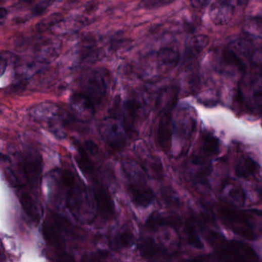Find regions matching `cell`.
Returning <instances> with one entry per match:
<instances>
[{"mask_svg":"<svg viewBox=\"0 0 262 262\" xmlns=\"http://www.w3.org/2000/svg\"><path fill=\"white\" fill-rule=\"evenodd\" d=\"M197 125L195 112L189 106H181L174 117L172 115L171 149L177 146L179 155L189 149Z\"/></svg>","mask_w":262,"mask_h":262,"instance_id":"6da1fadb","label":"cell"},{"mask_svg":"<svg viewBox=\"0 0 262 262\" xmlns=\"http://www.w3.org/2000/svg\"><path fill=\"white\" fill-rule=\"evenodd\" d=\"M109 73L103 68L91 69L84 75L82 80V94L96 105L102 103L109 91Z\"/></svg>","mask_w":262,"mask_h":262,"instance_id":"7a4b0ae2","label":"cell"},{"mask_svg":"<svg viewBox=\"0 0 262 262\" xmlns=\"http://www.w3.org/2000/svg\"><path fill=\"white\" fill-rule=\"evenodd\" d=\"M99 130L101 138L109 147L120 149L125 146L128 133L118 117L104 118L99 125Z\"/></svg>","mask_w":262,"mask_h":262,"instance_id":"3957f363","label":"cell"},{"mask_svg":"<svg viewBox=\"0 0 262 262\" xmlns=\"http://www.w3.org/2000/svg\"><path fill=\"white\" fill-rule=\"evenodd\" d=\"M222 219L232 232L248 240H254L256 235L250 223L249 217L242 211H235L227 208L219 209Z\"/></svg>","mask_w":262,"mask_h":262,"instance_id":"277c9868","label":"cell"},{"mask_svg":"<svg viewBox=\"0 0 262 262\" xmlns=\"http://www.w3.org/2000/svg\"><path fill=\"white\" fill-rule=\"evenodd\" d=\"M220 150V142L214 135L205 133L200 139L198 149L192 156V163L195 165H206L208 160L215 156Z\"/></svg>","mask_w":262,"mask_h":262,"instance_id":"5b68a950","label":"cell"},{"mask_svg":"<svg viewBox=\"0 0 262 262\" xmlns=\"http://www.w3.org/2000/svg\"><path fill=\"white\" fill-rule=\"evenodd\" d=\"M71 115L78 122H90L94 118L96 108L89 98L82 93H75L69 99Z\"/></svg>","mask_w":262,"mask_h":262,"instance_id":"8992f818","label":"cell"},{"mask_svg":"<svg viewBox=\"0 0 262 262\" xmlns=\"http://www.w3.org/2000/svg\"><path fill=\"white\" fill-rule=\"evenodd\" d=\"M63 42L59 38H48L39 42L34 49V57L39 64H50L59 57Z\"/></svg>","mask_w":262,"mask_h":262,"instance_id":"52a82bcc","label":"cell"},{"mask_svg":"<svg viewBox=\"0 0 262 262\" xmlns=\"http://www.w3.org/2000/svg\"><path fill=\"white\" fill-rule=\"evenodd\" d=\"M23 168L25 176L31 186L37 187L41 181L42 162V158L36 150L31 148L26 150L23 159Z\"/></svg>","mask_w":262,"mask_h":262,"instance_id":"ba28073f","label":"cell"},{"mask_svg":"<svg viewBox=\"0 0 262 262\" xmlns=\"http://www.w3.org/2000/svg\"><path fill=\"white\" fill-rule=\"evenodd\" d=\"M29 115L37 122L48 124L65 118L63 110L57 105L51 103H39L32 106L29 109Z\"/></svg>","mask_w":262,"mask_h":262,"instance_id":"9c48e42d","label":"cell"},{"mask_svg":"<svg viewBox=\"0 0 262 262\" xmlns=\"http://www.w3.org/2000/svg\"><path fill=\"white\" fill-rule=\"evenodd\" d=\"M228 246L223 247L219 250V256L221 260L224 262H250L249 259L255 256L248 247L241 242L233 241Z\"/></svg>","mask_w":262,"mask_h":262,"instance_id":"30bf717a","label":"cell"},{"mask_svg":"<svg viewBox=\"0 0 262 262\" xmlns=\"http://www.w3.org/2000/svg\"><path fill=\"white\" fill-rule=\"evenodd\" d=\"M173 109V108L163 109V114L160 118L158 126V145L166 153L171 149Z\"/></svg>","mask_w":262,"mask_h":262,"instance_id":"8fae6325","label":"cell"},{"mask_svg":"<svg viewBox=\"0 0 262 262\" xmlns=\"http://www.w3.org/2000/svg\"><path fill=\"white\" fill-rule=\"evenodd\" d=\"M235 8L229 1H215L211 3L209 16L211 21L217 26L229 24L233 17Z\"/></svg>","mask_w":262,"mask_h":262,"instance_id":"7c38bea8","label":"cell"},{"mask_svg":"<svg viewBox=\"0 0 262 262\" xmlns=\"http://www.w3.org/2000/svg\"><path fill=\"white\" fill-rule=\"evenodd\" d=\"M98 211L103 217L108 219L114 214V203L109 192L101 185H96L93 189Z\"/></svg>","mask_w":262,"mask_h":262,"instance_id":"4fadbf2b","label":"cell"},{"mask_svg":"<svg viewBox=\"0 0 262 262\" xmlns=\"http://www.w3.org/2000/svg\"><path fill=\"white\" fill-rule=\"evenodd\" d=\"M228 49L244 63L253 59L256 55L255 47L248 38H235L229 43Z\"/></svg>","mask_w":262,"mask_h":262,"instance_id":"5bb4252c","label":"cell"},{"mask_svg":"<svg viewBox=\"0 0 262 262\" xmlns=\"http://www.w3.org/2000/svg\"><path fill=\"white\" fill-rule=\"evenodd\" d=\"M128 193L133 203L137 206H149L155 198L152 189L146 186H128Z\"/></svg>","mask_w":262,"mask_h":262,"instance_id":"9a60e30c","label":"cell"},{"mask_svg":"<svg viewBox=\"0 0 262 262\" xmlns=\"http://www.w3.org/2000/svg\"><path fill=\"white\" fill-rule=\"evenodd\" d=\"M122 167L125 177L129 181V186H146L144 171L136 162L126 160L122 162Z\"/></svg>","mask_w":262,"mask_h":262,"instance_id":"2e32d148","label":"cell"},{"mask_svg":"<svg viewBox=\"0 0 262 262\" xmlns=\"http://www.w3.org/2000/svg\"><path fill=\"white\" fill-rule=\"evenodd\" d=\"M139 109L140 103L136 99H128L124 103L122 122L127 133L128 132L133 131Z\"/></svg>","mask_w":262,"mask_h":262,"instance_id":"e0dca14e","label":"cell"},{"mask_svg":"<svg viewBox=\"0 0 262 262\" xmlns=\"http://www.w3.org/2000/svg\"><path fill=\"white\" fill-rule=\"evenodd\" d=\"M181 220L176 216L164 217L157 212L152 213L146 223V227L149 230L155 231L164 226H170L172 228H178L180 226Z\"/></svg>","mask_w":262,"mask_h":262,"instance_id":"ac0fdd59","label":"cell"},{"mask_svg":"<svg viewBox=\"0 0 262 262\" xmlns=\"http://www.w3.org/2000/svg\"><path fill=\"white\" fill-rule=\"evenodd\" d=\"M139 252L142 257L148 260L156 259L159 256H163L165 254L153 238H147L142 240L139 245Z\"/></svg>","mask_w":262,"mask_h":262,"instance_id":"d6986e66","label":"cell"},{"mask_svg":"<svg viewBox=\"0 0 262 262\" xmlns=\"http://www.w3.org/2000/svg\"><path fill=\"white\" fill-rule=\"evenodd\" d=\"M208 43H209V38L208 35H197L192 37L186 48V59H192L197 57L200 53L205 50Z\"/></svg>","mask_w":262,"mask_h":262,"instance_id":"ffe728a7","label":"cell"},{"mask_svg":"<svg viewBox=\"0 0 262 262\" xmlns=\"http://www.w3.org/2000/svg\"><path fill=\"white\" fill-rule=\"evenodd\" d=\"M222 195L224 197L225 201L236 206H242L245 205V192L241 187L227 184L223 187Z\"/></svg>","mask_w":262,"mask_h":262,"instance_id":"44dd1931","label":"cell"},{"mask_svg":"<svg viewBox=\"0 0 262 262\" xmlns=\"http://www.w3.org/2000/svg\"><path fill=\"white\" fill-rule=\"evenodd\" d=\"M259 165L252 158L243 156L240 158L236 167L235 174L238 177L247 179L255 174L258 170Z\"/></svg>","mask_w":262,"mask_h":262,"instance_id":"7402d4cb","label":"cell"},{"mask_svg":"<svg viewBox=\"0 0 262 262\" xmlns=\"http://www.w3.org/2000/svg\"><path fill=\"white\" fill-rule=\"evenodd\" d=\"M44 239L50 246L56 249H63L64 248L65 241L63 235L53 225L45 224L43 226Z\"/></svg>","mask_w":262,"mask_h":262,"instance_id":"603a6c76","label":"cell"},{"mask_svg":"<svg viewBox=\"0 0 262 262\" xmlns=\"http://www.w3.org/2000/svg\"><path fill=\"white\" fill-rule=\"evenodd\" d=\"M158 62L166 68L173 69L180 61V54L176 49L165 47L159 50L157 54Z\"/></svg>","mask_w":262,"mask_h":262,"instance_id":"cb8c5ba5","label":"cell"},{"mask_svg":"<svg viewBox=\"0 0 262 262\" xmlns=\"http://www.w3.org/2000/svg\"><path fill=\"white\" fill-rule=\"evenodd\" d=\"M19 199H20L19 201H20L23 209L26 211L28 216L34 222H38L40 219L39 211H38L36 204L35 203L32 197L27 193L23 192L19 195Z\"/></svg>","mask_w":262,"mask_h":262,"instance_id":"d4e9b609","label":"cell"},{"mask_svg":"<svg viewBox=\"0 0 262 262\" xmlns=\"http://www.w3.org/2000/svg\"><path fill=\"white\" fill-rule=\"evenodd\" d=\"M185 233H186V238H187L188 243L191 246L198 248V249H202L204 248L203 243L198 236L195 224H194L193 221L192 219H189L186 222V226H185Z\"/></svg>","mask_w":262,"mask_h":262,"instance_id":"484cf974","label":"cell"},{"mask_svg":"<svg viewBox=\"0 0 262 262\" xmlns=\"http://www.w3.org/2000/svg\"><path fill=\"white\" fill-rule=\"evenodd\" d=\"M78 156L76 158L77 164L80 169L82 170V172L86 174H92L95 171V166L92 160L89 157L86 151L78 146Z\"/></svg>","mask_w":262,"mask_h":262,"instance_id":"4316f807","label":"cell"},{"mask_svg":"<svg viewBox=\"0 0 262 262\" xmlns=\"http://www.w3.org/2000/svg\"><path fill=\"white\" fill-rule=\"evenodd\" d=\"M63 19H64V17L62 13H53L38 22L35 26V29L38 32H46L51 28L54 27L56 25L59 24L63 21Z\"/></svg>","mask_w":262,"mask_h":262,"instance_id":"83f0119b","label":"cell"},{"mask_svg":"<svg viewBox=\"0 0 262 262\" xmlns=\"http://www.w3.org/2000/svg\"><path fill=\"white\" fill-rule=\"evenodd\" d=\"M185 90L188 93H195L199 88V77L195 72L189 70L184 77Z\"/></svg>","mask_w":262,"mask_h":262,"instance_id":"f1b7e54d","label":"cell"},{"mask_svg":"<svg viewBox=\"0 0 262 262\" xmlns=\"http://www.w3.org/2000/svg\"><path fill=\"white\" fill-rule=\"evenodd\" d=\"M63 120L64 119L57 120V121H55V122L49 124L50 131L58 139H64L66 137V132H65Z\"/></svg>","mask_w":262,"mask_h":262,"instance_id":"f546056e","label":"cell"},{"mask_svg":"<svg viewBox=\"0 0 262 262\" xmlns=\"http://www.w3.org/2000/svg\"><path fill=\"white\" fill-rule=\"evenodd\" d=\"M118 242L122 248H130L134 245V235L129 231H124L118 235Z\"/></svg>","mask_w":262,"mask_h":262,"instance_id":"4dcf8cb0","label":"cell"},{"mask_svg":"<svg viewBox=\"0 0 262 262\" xmlns=\"http://www.w3.org/2000/svg\"><path fill=\"white\" fill-rule=\"evenodd\" d=\"M174 3V1L170 0H149V1H143L140 4V7L146 9V10H155L160 7H165Z\"/></svg>","mask_w":262,"mask_h":262,"instance_id":"1f68e13d","label":"cell"},{"mask_svg":"<svg viewBox=\"0 0 262 262\" xmlns=\"http://www.w3.org/2000/svg\"><path fill=\"white\" fill-rule=\"evenodd\" d=\"M61 180L63 184L68 189H72L75 185V179L74 174L68 170H64L61 173Z\"/></svg>","mask_w":262,"mask_h":262,"instance_id":"d6a6232c","label":"cell"},{"mask_svg":"<svg viewBox=\"0 0 262 262\" xmlns=\"http://www.w3.org/2000/svg\"><path fill=\"white\" fill-rule=\"evenodd\" d=\"M53 4L51 1H42V2L38 3L36 5L34 6L32 10V14L34 16H39L43 14L47 9Z\"/></svg>","mask_w":262,"mask_h":262,"instance_id":"836d02e7","label":"cell"},{"mask_svg":"<svg viewBox=\"0 0 262 262\" xmlns=\"http://www.w3.org/2000/svg\"><path fill=\"white\" fill-rule=\"evenodd\" d=\"M85 151L89 152V153L92 154V155H96L99 153V147L97 145L91 140H87L85 142Z\"/></svg>","mask_w":262,"mask_h":262,"instance_id":"e575fe53","label":"cell"},{"mask_svg":"<svg viewBox=\"0 0 262 262\" xmlns=\"http://www.w3.org/2000/svg\"><path fill=\"white\" fill-rule=\"evenodd\" d=\"M7 65H8V62L7 59L3 55H0V77L5 73Z\"/></svg>","mask_w":262,"mask_h":262,"instance_id":"d590c367","label":"cell"},{"mask_svg":"<svg viewBox=\"0 0 262 262\" xmlns=\"http://www.w3.org/2000/svg\"><path fill=\"white\" fill-rule=\"evenodd\" d=\"M102 257V255H98V254L86 256L82 262H99V257Z\"/></svg>","mask_w":262,"mask_h":262,"instance_id":"8d00e7d4","label":"cell"},{"mask_svg":"<svg viewBox=\"0 0 262 262\" xmlns=\"http://www.w3.org/2000/svg\"><path fill=\"white\" fill-rule=\"evenodd\" d=\"M191 4L193 5L194 7H204L208 4V2H205V1H193V2H191Z\"/></svg>","mask_w":262,"mask_h":262,"instance_id":"74e56055","label":"cell"},{"mask_svg":"<svg viewBox=\"0 0 262 262\" xmlns=\"http://www.w3.org/2000/svg\"><path fill=\"white\" fill-rule=\"evenodd\" d=\"M56 262H75L73 260V259L72 257H69V256L67 255H63L61 257H59L57 261Z\"/></svg>","mask_w":262,"mask_h":262,"instance_id":"f35d334b","label":"cell"},{"mask_svg":"<svg viewBox=\"0 0 262 262\" xmlns=\"http://www.w3.org/2000/svg\"><path fill=\"white\" fill-rule=\"evenodd\" d=\"M6 256L4 253V248H3L2 244L0 242V262H5Z\"/></svg>","mask_w":262,"mask_h":262,"instance_id":"ab89813d","label":"cell"},{"mask_svg":"<svg viewBox=\"0 0 262 262\" xmlns=\"http://www.w3.org/2000/svg\"><path fill=\"white\" fill-rule=\"evenodd\" d=\"M7 15H8V11H7V9L0 7V19L7 17Z\"/></svg>","mask_w":262,"mask_h":262,"instance_id":"60d3db41","label":"cell"},{"mask_svg":"<svg viewBox=\"0 0 262 262\" xmlns=\"http://www.w3.org/2000/svg\"><path fill=\"white\" fill-rule=\"evenodd\" d=\"M206 260V257L204 256H201V257H196V258L192 259V260H189L186 262H205Z\"/></svg>","mask_w":262,"mask_h":262,"instance_id":"b9f144b4","label":"cell"},{"mask_svg":"<svg viewBox=\"0 0 262 262\" xmlns=\"http://www.w3.org/2000/svg\"><path fill=\"white\" fill-rule=\"evenodd\" d=\"M0 161L4 162H10V158L4 154L0 153Z\"/></svg>","mask_w":262,"mask_h":262,"instance_id":"7bdbcfd3","label":"cell"}]
</instances>
